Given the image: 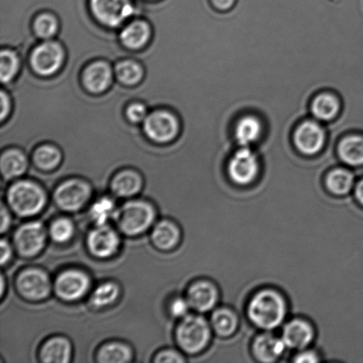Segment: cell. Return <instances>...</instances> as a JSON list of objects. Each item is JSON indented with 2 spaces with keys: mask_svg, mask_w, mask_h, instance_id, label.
<instances>
[{
  "mask_svg": "<svg viewBox=\"0 0 363 363\" xmlns=\"http://www.w3.org/2000/svg\"><path fill=\"white\" fill-rule=\"evenodd\" d=\"M46 241L45 226L39 222L23 224L13 235V243L18 254L25 258L38 255Z\"/></svg>",
  "mask_w": 363,
  "mask_h": 363,
  "instance_id": "cell-12",
  "label": "cell"
},
{
  "mask_svg": "<svg viewBox=\"0 0 363 363\" xmlns=\"http://www.w3.org/2000/svg\"><path fill=\"white\" fill-rule=\"evenodd\" d=\"M113 66L108 60H92L84 67L82 72V84L85 90L91 94H102L111 87L113 83Z\"/></svg>",
  "mask_w": 363,
  "mask_h": 363,
  "instance_id": "cell-14",
  "label": "cell"
},
{
  "mask_svg": "<svg viewBox=\"0 0 363 363\" xmlns=\"http://www.w3.org/2000/svg\"><path fill=\"white\" fill-rule=\"evenodd\" d=\"M120 288L116 284L108 282L101 284L91 294V302L96 308H106L118 298Z\"/></svg>",
  "mask_w": 363,
  "mask_h": 363,
  "instance_id": "cell-34",
  "label": "cell"
},
{
  "mask_svg": "<svg viewBox=\"0 0 363 363\" xmlns=\"http://www.w3.org/2000/svg\"><path fill=\"white\" fill-rule=\"evenodd\" d=\"M1 296L3 297L4 294V288H5V277H1Z\"/></svg>",
  "mask_w": 363,
  "mask_h": 363,
  "instance_id": "cell-46",
  "label": "cell"
},
{
  "mask_svg": "<svg viewBox=\"0 0 363 363\" xmlns=\"http://www.w3.org/2000/svg\"><path fill=\"white\" fill-rule=\"evenodd\" d=\"M210 1L216 9L225 12L233 9L237 0H210Z\"/></svg>",
  "mask_w": 363,
  "mask_h": 363,
  "instance_id": "cell-42",
  "label": "cell"
},
{
  "mask_svg": "<svg viewBox=\"0 0 363 363\" xmlns=\"http://www.w3.org/2000/svg\"><path fill=\"white\" fill-rule=\"evenodd\" d=\"M113 218L123 233L131 237L138 236L154 223L155 210L147 201H131L117 209Z\"/></svg>",
  "mask_w": 363,
  "mask_h": 363,
  "instance_id": "cell-3",
  "label": "cell"
},
{
  "mask_svg": "<svg viewBox=\"0 0 363 363\" xmlns=\"http://www.w3.org/2000/svg\"><path fill=\"white\" fill-rule=\"evenodd\" d=\"M265 117L255 112L245 113L236 121L233 136L240 147H254L264 137Z\"/></svg>",
  "mask_w": 363,
  "mask_h": 363,
  "instance_id": "cell-11",
  "label": "cell"
},
{
  "mask_svg": "<svg viewBox=\"0 0 363 363\" xmlns=\"http://www.w3.org/2000/svg\"><path fill=\"white\" fill-rule=\"evenodd\" d=\"M21 67V59L16 49L9 48H1L0 52V80L2 85L13 82L19 74Z\"/></svg>",
  "mask_w": 363,
  "mask_h": 363,
  "instance_id": "cell-29",
  "label": "cell"
},
{
  "mask_svg": "<svg viewBox=\"0 0 363 363\" xmlns=\"http://www.w3.org/2000/svg\"><path fill=\"white\" fill-rule=\"evenodd\" d=\"M342 99L332 91H322L313 97L311 113L313 118L323 123H332L342 112Z\"/></svg>",
  "mask_w": 363,
  "mask_h": 363,
  "instance_id": "cell-17",
  "label": "cell"
},
{
  "mask_svg": "<svg viewBox=\"0 0 363 363\" xmlns=\"http://www.w3.org/2000/svg\"><path fill=\"white\" fill-rule=\"evenodd\" d=\"M340 161L352 167L363 166V134L345 135L337 144Z\"/></svg>",
  "mask_w": 363,
  "mask_h": 363,
  "instance_id": "cell-22",
  "label": "cell"
},
{
  "mask_svg": "<svg viewBox=\"0 0 363 363\" xmlns=\"http://www.w3.org/2000/svg\"><path fill=\"white\" fill-rule=\"evenodd\" d=\"M156 362H170V363H179L184 362V359L182 355L175 350H163L156 355Z\"/></svg>",
  "mask_w": 363,
  "mask_h": 363,
  "instance_id": "cell-40",
  "label": "cell"
},
{
  "mask_svg": "<svg viewBox=\"0 0 363 363\" xmlns=\"http://www.w3.org/2000/svg\"><path fill=\"white\" fill-rule=\"evenodd\" d=\"M119 41L124 48L138 51L143 49L151 41V24L142 18H136L119 31Z\"/></svg>",
  "mask_w": 363,
  "mask_h": 363,
  "instance_id": "cell-18",
  "label": "cell"
},
{
  "mask_svg": "<svg viewBox=\"0 0 363 363\" xmlns=\"http://www.w3.org/2000/svg\"><path fill=\"white\" fill-rule=\"evenodd\" d=\"M186 298L191 308L204 313L215 307L218 300V293L211 283L201 281L189 288Z\"/></svg>",
  "mask_w": 363,
  "mask_h": 363,
  "instance_id": "cell-20",
  "label": "cell"
},
{
  "mask_svg": "<svg viewBox=\"0 0 363 363\" xmlns=\"http://www.w3.org/2000/svg\"><path fill=\"white\" fill-rule=\"evenodd\" d=\"M149 112L148 106L142 101H133L127 105L125 108L126 118L134 124H142L147 118Z\"/></svg>",
  "mask_w": 363,
  "mask_h": 363,
  "instance_id": "cell-37",
  "label": "cell"
},
{
  "mask_svg": "<svg viewBox=\"0 0 363 363\" xmlns=\"http://www.w3.org/2000/svg\"><path fill=\"white\" fill-rule=\"evenodd\" d=\"M355 194L359 202L363 205V180L359 182L357 189H355Z\"/></svg>",
  "mask_w": 363,
  "mask_h": 363,
  "instance_id": "cell-45",
  "label": "cell"
},
{
  "mask_svg": "<svg viewBox=\"0 0 363 363\" xmlns=\"http://www.w3.org/2000/svg\"><path fill=\"white\" fill-rule=\"evenodd\" d=\"M28 156L20 148L5 149L0 156V169L4 179H16L27 172Z\"/></svg>",
  "mask_w": 363,
  "mask_h": 363,
  "instance_id": "cell-19",
  "label": "cell"
},
{
  "mask_svg": "<svg viewBox=\"0 0 363 363\" xmlns=\"http://www.w3.org/2000/svg\"><path fill=\"white\" fill-rule=\"evenodd\" d=\"M148 1H149V0H148ZM151 1H155V0H151Z\"/></svg>",
  "mask_w": 363,
  "mask_h": 363,
  "instance_id": "cell-47",
  "label": "cell"
},
{
  "mask_svg": "<svg viewBox=\"0 0 363 363\" xmlns=\"http://www.w3.org/2000/svg\"><path fill=\"white\" fill-rule=\"evenodd\" d=\"M313 337L314 333L308 323L303 320H294L284 327L282 339L287 347L303 350L311 344Z\"/></svg>",
  "mask_w": 363,
  "mask_h": 363,
  "instance_id": "cell-24",
  "label": "cell"
},
{
  "mask_svg": "<svg viewBox=\"0 0 363 363\" xmlns=\"http://www.w3.org/2000/svg\"><path fill=\"white\" fill-rule=\"evenodd\" d=\"M16 287L21 296L28 301L45 300L51 293L52 284L48 274L39 269H27L17 277Z\"/></svg>",
  "mask_w": 363,
  "mask_h": 363,
  "instance_id": "cell-13",
  "label": "cell"
},
{
  "mask_svg": "<svg viewBox=\"0 0 363 363\" xmlns=\"http://www.w3.org/2000/svg\"><path fill=\"white\" fill-rule=\"evenodd\" d=\"M72 347L66 337H53L43 345L41 361L46 363H67L70 362Z\"/></svg>",
  "mask_w": 363,
  "mask_h": 363,
  "instance_id": "cell-27",
  "label": "cell"
},
{
  "mask_svg": "<svg viewBox=\"0 0 363 363\" xmlns=\"http://www.w3.org/2000/svg\"><path fill=\"white\" fill-rule=\"evenodd\" d=\"M13 256V249L9 242L6 240H1V265L5 266L10 262Z\"/></svg>",
  "mask_w": 363,
  "mask_h": 363,
  "instance_id": "cell-41",
  "label": "cell"
},
{
  "mask_svg": "<svg viewBox=\"0 0 363 363\" xmlns=\"http://www.w3.org/2000/svg\"><path fill=\"white\" fill-rule=\"evenodd\" d=\"M116 79L126 86H135L140 83L145 77L143 65L138 60L124 58L113 63Z\"/></svg>",
  "mask_w": 363,
  "mask_h": 363,
  "instance_id": "cell-26",
  "label": "cell"
},
{
  "mask_svg": "<svg viewBox=\"0 0 363 363\" xmlns=\"http://www.w3.org/2000/svg\"><path fill=\"white\" fill-rule=\"evenodd\" d=\"M74 225L70 220L59 218L52 222L50 227L49 233L52 240L56 243H66L69 241L74 234Z\"/></svg>",
  "mask_w": 363,
  "mask_h": 363,
  "instance_id": "cell-36",
  "label": "cell"
},
{
  "mask_svg": "<svg viewBox=\"0 0 363 363\" xmlns=\"http://www.w3.org/2000/svg\"><path fill=\"white\" fill-rule=\"evenodd\" d=\"M11 223H12V219H11V216L9 210L6 208L5 206L2 204L1 206V226H0V230H1V233L4 234L6 231L9 230Z\"/></svg>",
  "mask_w": 363,
  "mask_h": 363,
  "instance_id": "cell-43",
  "label": "cell"
},
{
  "mask_svg": "<svg viewBox=\"0 0 363 363\" xmlns=\"http://www.w3.org/2000/svg\"><path fill=\"white\" fill-rule=\"evenodd\" d=\"M0 105H1V111H0V123H4L9 118L11 112H12L13 102L9 91L2 88L0 91Z\"/></svg>",
  "mask_w": 363,
  "mask_h": 363,
  "instance_id": "cell-39",
  "label": "cell"
},
{
  "mask_svg": "<svg viewBox=\"0 0 363 363\" xmlns=\"http://www.w3.org/2000/svg\"><path fill=\"white\" fill-rule=\"evenodd\" d=\"M91 195L90 184L83 179L63 181L56 188L53 199L58 208L67 212H76L84 208Z\"/></svg>",
  "mask_w": 363,
  "mask_h": 363,
  "instance_id": "cell-10",
  "label": "cell"
},
{
  "mask_svg": "<svg viewBox=\"0 0 363 363\" xmlns=\"http://www.w3.org/2000/svg\"><path fill=\"white\" fill-rule=\"evenodd\" d=\"M31 161L39 172H55L62 164L63 152L57 145L44 143L38 145L31 155Z\"/></svg>",
  "mask_w": 363,
  "mask_h": 363,
  "instance_id": "cell-23",
  "label": "cell"
},
{
  "mask_svg": "<svg viewBox=\"0 0 363 363\" xmlns=\"http://www.w3.org/2000/svg\"><path fill=\"white\" fill-rule=\"evenodd\" d=\"M145 136L156 144H169L176 140L180 133L179 117L167 108L150 110L142 123Z\"/></svg>",
  "mask_w": 363,
  "mask_h": 363,
  "instance_id": "cell-6",
  "label": "cell"
},
{
  "mask_svg": "<svg viewBox=\"0 0 363 363\" xmlns=\"http://www.w3.org/2000/svg\"><path fill=\"white\" fill-rule=\"evenodd\" d=\"M6 198L9 208L21 217L38 215L46 202L45 191L30 180L16 181L9 188Z\"/></svg>",
  "mask_w": 363,
  "mask_h": 363,
  "instance_id": "cell-2",
  "label": "cell"
},
{
  "mask_svg": "<svg viewBox=\"0 0 363 363\" xmlns=\"http://www.w3.org/2000/svg\"><path fill=\"white\" fill-rule=\"evenodd\" d=\"M215 332L222 337L233 335L238 326V318L233 311L226 308L217 309L211 318Z\"/></svg>",
  "mask_w": 363,
  "mask_h": 363,
  "instance_id": "cell-33",
  "label": "cell"
},
{
  "mask_svg": "<svg viewBox=\"0 0 363 363\" xmlns=\"http://www.w3.org/2000/svg\"><path fill=\"white\" fill-rule=\"evenodd\" d=\"M354 182V174L345 168H335L326 175L325 184L330 192L337 195L347 194Z\"/></svg>",
  "mask_w": 363,
  "mask_h": 363,
  "instance_id": "cell-31",
  "label": "cell"
},
{
  "mask_svg": "<svg viewBox=\"0 0 363 363\" xmlns=\"http://www.w3.org/2000/svg\"><path fill=\"white\" fill-rule=\"evenodd\" d=\"M151 238L152 244L159 250H172L179 244L180 230L175 223L169 220H162L155 226Z\"/></svg>",
  "mask_w": 363,
  "mask_h": 363,
  "instance_id": "cell-28",
  "label": "cell"
},
{
  "mask_svg": "<svg viewBox=\"0 0 363 363\" xmlns=\"http://www.w3.org/2000/svg\"><path fill=\"white\" fill-rule=\"evenodd\" d=\"M143 187L141 174L133 169L119 170L113 176L110 188L119 198H130L136 195Z\"/></svg>",
  "mask_w": 363,
  "mask_h": 363,
  "instance_id": "cell-21",
  "label": "cell"
},
{
  "mask_svg": "<svg viewBox=\"0 0 363 363\" xmlns=\"http://www.w3.org/2000/svg\"><path fill=\"white\" fill-rule=\"evenodd\" d=\"M133 358L129 347L120 342H109L99 350L98 362L101 363H125Z\"/></svg>",
  "mask_w": 363,
  "mask_h": 363,
  "instance_id": "cell-32",
  "label": "cell"
},
{
  "mask_svg": "<svg viewBox=\"0 0 363 363\" xmlns=\"http://www.w3.org/2000/svg\"><path fill=\"white\" fill-rule=\"evenodd\" d=\"M294 361L296 362H318V357L312 352H303V353L297 354Z\"/></svg>",
  "mask_w": 363,
  "mask_h": 363,
  "instance_id": "cell-44",
  "label": "cell"
},
{
  "mask_svg": "<svg viewBox=\"0 0 363 363\" xmlns=\"http://www.w3.org/2000/svg\"><path fill=\"white\" fill-rule=\"evenodd\" d=\"M119 235L111 227L97 226L87 238V247L91 254L97 258H109L116 254L120 247Z\"/></svg>",
  "mask_w": 363,
  "mask_h": 363,
  "instance_id": "cell-16",
  "label": "cell"
},
{
  "mask_svg": "<svg viewBox=\"0 0 363 363\" xmlns=\"http://www.w3.org/2000/svg\"><path fill=\"white\" fill-rule=\"evenodd\" d=\"M66 58V49L62 43L50 39L34 46L30 53V64L38 76L49 77L62 69Z\"/></svg>",
  "mask_w": 363,
  "mask_h": 363,
  "instance_id": "cell-5",
  "label": "cell"
},
{
  "mask_svg": "<svg viewBox=\"0 0 363 363\" xmlns=\"http://www.w3.org/2000/svg\"><path fill=\"white\" fill-rule=\"evenodd\" d=\"M116 210L111 198L102 197L92 204L90 215L96 225H105L110 218L115 216Z\"/></svg>",
  "mask_w": 363,
  "mask_h": 363,
  "instance_id": "cell-35",
  "label": "cell"
},
{
  "mask_svg": "<svg viewBox=\"0 0 363 363\" xmlns=\"http://www.w3.org/2000/svg\"><path fill=\"white\" fill-rule=\"evenodd\" d=\"M328 140L326 123L308 117L301 121L293 133V142L296 150L307 157L321 154Z\"/></svg>",
  "mask_w": 363,
  "mask_h": 363,
  "instance_id": "cell-4",
  "label": "cell"
},
{
  "mask_svg": "<svg viewBox=\"0 0 363 363\" xmlns=\"http://www.w3.org/2000/svg\"><path fill=\"white\" fill-rule=\"evenodd\" d=\"M261 158L254 147H238L226 162V172L233 183H252L261 170Z\"/></svg>",
  "mask_w": 363,
  "mask_h": 363,
  "instance_id": "cell-9",
  "label": "cell"
},
{
  "mask_svg": "<svg viewBox=\"0 0 363 363\" xmlns=\"http://www.w3.org/2000/svg\"><path fill=\"white\" fill-rule=\"evenodd\" d=\"M210 326L201 315L184 316L177 326V344L188 354H197L204 350L210 339Z\"/></svg>",
  "mask_w": 363,
  "mask_h": 363,
  "instance_id": "cell-8",
  "label": "cell"
},
{
  "mask_svg": "<svg viewBox=\"0 0 363 363\" xmlns=\"http://www.w3.org/2000/svg\"><path fill=\"white\" fill-rule=\"evenodd\" d=\"M89 277L81 270L69 269L59 274L55 282V290L60 298L74 301L83 298L90 288Z\"/></svg>",
  "mask_w": 363,
  "mask_h": 363,
  "instance_id": "cell-15",
  "label": "cell"
},
{
  "mask_svg": "<svg viewBox=\"0 0 363 363\" xmlns=\"http://www.w3.org/2000/svg\"><path fill=\"white\" fill-rule=\"evenodd\" d=\"M286 345L283 339L266 333L255 340L252 351L255 357L263 362H272L279 359L286 350Z\"/></svg>",
  "mask_w": 363,
  "mask_h": 363,
  "instance_id": "cell-25",
  "label": "cell"
},
{
  "mask_svg": "<svg viewBox=\"0 0 363 363\" xmlns=\"http://www.w3.org/2000/svg\"><path fill=\"white\" fill-rule=\"evenodd\" d=\"M32 28L38 39L50 40V39L56 38L59 33V18L55 13L44 11V12L35 14Z\"/></svg>",
  "mask_w": 363,
  "mask_h": 363,
  "instance_id": "cell-30",
  "label": "cell"
},
{
  "mask_svg": "<svg viewBox=\"0 0 363 363\" xmlns=\"http://www.w3.org/2000/svg\"><path fill=\"white\" fill-rule=\"evenodd\" d=\"M89 7L99 24L115 30L137 14V7L130 0H90Z\"/></svg>",
  "mask_w": 363,
  "mask_h": 363,
  "instance_id": "cell-7",
  "label": "cell"
},
{
  "mask_svg": "<svg viewBox=\"0 0 363 363\" xmlns=\"http://www.w3.org/2000/svg\"><path fill=\"white\" fill-rule=\"evenodd\" d=\"M248 316L256 326L272 330L282 323L286 307L282 296L272 290H263L252 297L248 305Z\"/></svg>",
  "mask_w": 363,
  "mask_h": 363,
  "instance_id": "cell-1",
  "label": "cell"
},
{
  "mask_svg": "<svg viewBox=\"0 0 363 363\" xmlns=\"http://www.w3.org/2000/svg\"><path fill=\"white\" fill-rule=\"evenodd\" d=\"M190 308L187 298H177L169 305L170 314L177 318H183L186 316Z\"/></svg>",
  "mask_w": 363,
  "mask_h": 363,
  "instance_id": "cell-38",
  "label": "cell"
}]
</instances>
